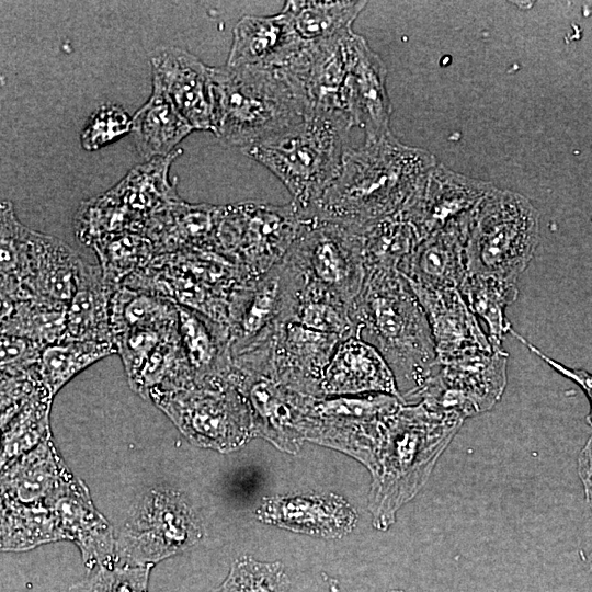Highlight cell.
Here are the masks:
<instances>
[{
  "mask_svg": "<svg viewBox=\"0 0 592 592\" xmlns=\"http://www.w3.org/2000/svg\"><path fill=\"white\" fill-rule=\"evenodd\" d=\"M509 333L515 339H517L532 353L536 354L539 358H542L554 371L559 373L561 376L572 380L583 390L590 403V411L587 415V422L592 428V374L584 369L568 367L562 363L553 360L551 357L543 353L537 346L532 344L527 339L517 333L512 327L510 328Z\"/></svg>",
  "mask_w": 592,
  "mask_h": 592,
  "instance_id": "c3c4849f",
  "label": "cell"
},
{
  "mask_svg": "<svg viewBox=\"0 0 592 592\" xmlns=\"http://www.w3.org/2000/svg\"><path fill=\"white\" fill-rule=\"evenodd\" d=\"M132 130V117L117 104L100 105L89 116L81 134L80 144L87 151L99 150Z\"/></svg>",
  "mask_w": 592,
  "mask_h": 592,
  "instance_id": "bcb514c9",
  "label": "cell"
},
{
  "mask_svg": "<svg viewBox=\"0 0 592 592\" xmlns=\"http://www.w3.org/2000/svg\"><path fill=\"white\" fill-rule=\"evenodd\" d=\"M292 321L334 334L341 340L356 337L350 306L328 291L306 282L298 295Z\"/></svg>",
  "mask_w": 592,
  "mask_h": 592,
  "instance_id": "60d3db41",
  "label": "cell"
},
{
  "mask_svg": "<svg viewBox=\"0 0 592 592\" xmlns=\"http://www.w3.org/2000/svg\"><path fill=\"white\" fill-rule=\"evenodd\" d=\"M70 475L59 456L52 434L2 469V498L22 502H44Z\"/></svg>",
  "mask_w": 592,
  "mask_h": 592,
  "instance_id": "f546056e",
  "label": "cell"
},
{
  "mask_svg": "<svg viewBox=\"0 0 592 592\" xmlns=\"http://www.w3.org/2000/svg\"><path fill=\"white\" fill-rule=\"evenodd\" d=\"M403 400L388 394L304 397L300 432L305 440L335 448L366 467L386 426Z\"/></svg>",
  "mask_w": 592,
  "mask_h": 592,
  "instance_id": "8fae6325",
  "label": "cell"
},
{
  "mask_svg": "<svg viewBox=\"0 0 592 592\" xmlns=\"http://www.w3.org/2000/svg\"><path fill=\"white\" fill-rule=\"evenodd\" d=\"M52 511L64 539L73 542L89 570L116 562V540L109 522L93 505L84 483L68 475L50 493Z\"/></svg>",
  "mask_w": 592,
  "mask_h": 592,
  "instance_id": "ac0fdd59",
  "label": "cell"
},
{
  "mask_svg": "<svg viewBox=\"0 0 592 592\" xmlns=\"http://www.w3.org/2000/svg\"><path fill=\"white\" fill-rule=\"evenodd\" d=\"M78 239L88 246L110 235L134 231L130 216L107 193L82 202L75 218Z\"/></svg>",
  "mask_w": 592,
  "mask_h": 592,
  "instance_id": "7bdbcfd3",
  "label": "cell"
},
{
  "mask_svg": "<svg viewBox=\"0 0 592 592\" xmlns=\"http://www.w3.org/2000/svg\"><path fill=\"white\" fill-rule=\"evenodd\" d=\"M578 475L584 489L585 501L592 511V434L578 456Z\"/></svg>",
  "mask_w": 592,
  "mask_h": 592,
  "instance_id": "681fc988",
  "label": "cell"
},
{
  "mask_svg": "<svg viewBox=\"0 0 592 592\" xmlns=\"http://www.w3.org/2000/svg\"><path fill=\"white\" fill-rule=\"evenodd\" d=\"M459 292L473 314L487 325L493 350H502V341L512 327L505 309L517 298L516 281L494 274L468 273Z\"/></svg>",
  "mask_w": 592,
  "mask_h": 592,
  "instance_id": "836d02e7",
  "label": "cell"
},
{
  "mask_svg": "<svg viewBox=\"0 0 592 592\" xmlns=\"http://www.w3.org/2000/svg\"><path fill=\"white\" fill-rule=\"evenodd\" d=\"M508 353L491 354L437 365L425 383L405 402L419 399L429 409L455 412L463 418L491 409L502 397L506 385Z\"/></svg>",
  "mask_w": 592,
  "mask_h": 592,
  "instance_id": "5bb4252c",
  "label": "cell"
},
{
  "mask_svg": "<svg viewBox=\"0 0 592 592\" xmlns=\"http://www.w3.org/2000/svg\"><path fill=\"white\" fill-rule=\"evenodd\" d=\"M303 210L284 205L246 201L219 206L215 252L234 263L248 278L283 261L299 227Z\"/></svg>",
  "mask_w": 592,
  "mask_h": 592,
  "instance_id": "30bf717a",
  "label": "cell"
},
{
  "mask_svg": "<svg viewBox=\"0 0 592 592\" xmlns=\"http://www.w3.org/2000/svg\"><path fill=\"white\" fill-rule=\"evenodd\" d=\"M249 281L214 251L183 250L156 254L147 267L124 284L181 305L227 326L236 291Z\"/></svg>",
  "mask_w": 592,
  "mask_h": 592,
  "instance_id": "8992f818",
  "label": "cell"
},
{
  "mask_svg": "<svg viewBox=\"0 0 592 592\" xmlns=\"http://www.w3.org/2000/svg\"><path fill=\"white\" fill-rule=\"evenodd\" d=\"M230 378L249 405L255 436L270 441L281 451L297 453L305 441L299 428L305 395L235 365Z\"/></svg>",
  "mask_w": 592,
  "mask_h": 592,
  "instance_id": "d6986e66",
  "label": "cell"
},
{
  "mask_svg": "<svg viewBox=\"0 0 592 592\" xmlns=\"http://www.w3.org/2000/svg\"><path fill=\"white\" fill-rule=\"evenodd\" d=\"M350 312L356 337L380 352L397 385H409L405 402L439 365L426 314L410 283L397 271L371 273Z\"/></svg>",
  "mask_w": 592,
  "mask_h": 592,
  "instance_id": "3957f363",
  "label": "cell"
},
{
  "mask_svg": "<svg viewBox=\"0 0 592 592\" xmlns=\"http://www.w3.org/2000/svg\"><path fill=\"white\" fill-rule=\"evenodd\" d=\"M180 152L178 149L134 167L107 191L134 220L136 232L143 234L152 216L181 200L169 178L171 163Z\"/></svg>",
  "mask_w": 592,
  "mask_h": 592,
  "instance_id": "83f0119b",
  "label": "cell"
},
{
  "mask_svg": "<svg viewBox=\"0 0 592 592\" xmlns=\"http://www.w3.org/2000/svg\"><path fill=\"white\" fill-rule=\"evenodd\" d=\"M367 394H388L402 399L396 377L380 352L358 337L343 339L325 369L320 397Z\"/></svg>",
  "mask_w": 592,
  "mask_h": 592,
  "instance_id": "603a6c76",
  "label": "cell"
},
{
  "mask_svg": "<svg viewBox=\"0 0 592 592\" xmlns=\"http://www.w3.org/2000/svg\"><path fill=\"white\" fill-rule=\"evenodd\" d=\"M362 234L363 229L355 226L303 210L285 258L306 283L328 291L351 307L367 276Z\"/></svg>",
  "mask_w": 592,
  "mask_h": 592,
  "instance_id": "9c48e42d",
  "label": "cell"
},
{
  "mask_svg": "<svg viewBox=\"0 0 592 592\" xmlns=\"http://www.w3.org/2000/svg\"><path fill=\"white\" fill-rule=\"evenodd\" d=\"M304 284L300 271L284 258L236 291L227 322L232 357L272 341L293 320Z\"/></svg>",
  "mask_w": 592,
  "mask_h": 592,
  "instance_id": "4fadbf2b",
  "label": "cell"
},
{
  "mask_svg": "<svg viewBox=\"0 0 592 592\" xmlns=\"http://www.w3.org/2000/svg\"><path fill=\"white\" fill-rule=\"evenodd\" d=\"M194 128L179 112L152 78V90L147 102L132 117V130L138 153L147 161L167 157Z\"/></svg>",
  "mask_w": 592,
  "mask_h": 592,
  "instance_id": "1f68e13d",
  "label": "cell"
},
{
  "mask_svg": "<svg viewBox=\"0 0 592 592\" xmlns=\"http://www.w3.org/2000/svg\"><path fill=\"white\" fill-rule=\"evenodd\" d=\"M539 238L538 213L523 195L493 186L476 208L468 229V273L512 281L525 271Z\"/></svg>",
  "mask_w": 592,
  "mask_h": 592,
  "instance_id": "52a82bcc",
  "label": "cell"
},
{
  "mask_svg": "<svg viewBox=\"0 0 592 592\" xmlns=\"http://www.w3.org/2000/svg\"><path fill=\"white\" fill-rule=\"evenodd\" d=\"M115 353L113 341L61 340L42 350L36 367L42 383L54 397L80 372Z\"/></svg>",
  "mask_w": 592,
  "mask_h": 592,
  "instance_id": "74e56055",
  "label": "cell"
},
{
  "mask_svg": "<svg viewBox=\"0 0 592 592\" xmlns=\"http://www.w3.org/2000/svg\"><path fill=\"white\" fill-rule=\"evenodd\" d=\"M366 1H297L284 3L283 11L305 43L329 39L349 33L365 9Z\"/></svg>",
  "mask_w": 592,
  "mask_h": 592,
  "instance_id": "d590c367",
  "label": "cell"
},
{
  "mask_svg": "<svg viewBox=\"0 0 592 592\" xmlns=\"http://www.w3.org/2000/svg\"><path fill=\"white\" fill-rule=\"evenodd\" d=\"M352 127L343 112L311 111L288 129L241 151L271 171L301 210H309L338 175L351 147Z\"/></svg>",
  "mask_w": 592,
  "mask_h": 592,
  "instance_id": "277c9868",
  "label": "cell"
},
{
  "mask_svg": "<svg viewBox=\"0 0 592 592\" xmlns=\"http://www.w3.org/2000/svg\"><path fill=\"white\" fill-rule=\"evenodd\" d=\"M81 258L64 241L33 231L31 296L67 307L73 296Z\"/></svg>",
  "mask_w": 592,
  "mask_h": 592,
  "instance_id": "d6a6232c",
  "label": "cell"
},
{
  "mask_svg": "<svg viewBox=\"0 0 592 592\" xmlns=\"http://www.w3.org/2000/svg\"><path fill=\"white\" fill-rule=\"evenodd\" d=\"M43 349L25 335L1 332V372L21 371L36 365Z\"/></svg>",
  "mask_w": 592,
  "mask_h": 592,
  "instance_id": "7dc6e473",
  "label": "cell"
},
{
  "mask_svg": "<svg viewBox=\"0 0 592 592\" xmlns=\"http://www.w3.org/2000/svg\"><path fill=\"white\" fill-rule=\"evenodd\" d=\"M218 215V205L180 200L152 216L143 235L150 239L156 254L183 250L215 252Z\"/></svg>",
  "mask_w": 592,
  "mask_h": 592,
  "instance_id": "4316f807",
  "label": "cell"
},
{
  "mask_svg": "<svg viewBox=\"0 0 592 592\" xmlns=\"http://www.w3.org/2000/svg\"><path fill=\"white\" fill-rule=\"evenodd\" d=\"M345 112L364 132L365 140L384 138L391 133V103L387 91V68L360 35L345 92Z\"/></svg>",
  "mask_w": 592,
  "mask_h": 592,
  "instance_id": "cb8c5ba5",
  "label": "cell"
},
{
  "mask_svg": "<svg viewBox=\"0 0 592 592\" xmlns=\"http://www.w3.org/2000/svg\"><path fill=\"white\" fill-rule=\"evenodd\" d=\"M589 565H590V570H591V572H592V554H591V556H590Z\"/></svg>",
  "mask_w": 592,
  "mask_h": 592,
  "instance_id": "f907efd6",
  "label": "cell"
},
{
  "mask_svg": "<svg viewBox=\"0 0 592 592\" xmlns=\"http://www.w3.org/2000/svg\"><path fill=\"white\" fill-rule=\"evenodd\" d=\"M53 396H35L3 428L2 467L31 451L50 434L49 411Z\"/></svg>",
  "mask_w": 592,
  "mask_h": 592,
  "instance_id": "b9f144b4",
  "label": "cell"
},
{
  "mask_svg": "<svg viewBox=\"0 0 592 592\" xmlns=\"http://www.w3.org/2000/svg\"><path fill=\"white\" fill-rule=\"evenodd\" d=\"M358 37L351 31L329 39L305 43L281 68L305 113L339 111L346 114L345 92Z\"/></svg>",
  "mask_w": 592,
  "mask_h": 592,
  "instance_id": "9a60e30c",
  "label": "cell"
},
{
  "mask_svg": "<svg viewBox=\"0 0 592 592\" xmlns=\"http://www.w3.org/2000/svg\"><path fill=\"white\" fill-rule=\"evenodd\" d=\"M152 567L121 563L102 566L91 577L72 585L69 592H148Z\"/></svg>",
  "mask_w": 592,
  "mask_h": 592,
  "instance_id": "f6af8a7d",
  "label": "cell"
},
{
  "mask_svg": "<svg viewBox=\"0 0 592 592\" xmlns=\"http://www.w3.org/2000/svg\"><path fill=\"white\" fill-rule=\"evenodd\" d=\"M100 261L104 281L119 287L133 275L149 265L156 255L150 239L134 231L104 237L92 246Z\"/></svg>",
  "mask_w": 592,
  "mask_h": 592,
  "instance_id": "ab89813d",
  "label": "cell"
},
{
  "mask_svg": "<svg viewBox=\"0 0 592 592\" xmlns=\"http://www.w3.org/2000/svg\"><path fill=\"white\" fill-rule=\"evenodd\" d=\"M1 299L18 300L32 274L33 230L16 217L8 200L0 204Z\"/></svg>",
  "mask_w": 592,
  "mask_h": 592,
  "instance_id": "e575fe53",
  "label": "cell"
},
{
  "mask_svg": "<svg viewBox=\"0 0 592 592\" xmlns=\"http://www.w3.org/2000/svg\"><path fill=\"white\" fill-rule=\"evenodd\" d=\"M1 549L20 551L64 539L56 520L44 502L22 503L2 498Z\"/></svg>",
  "mask_w": 592,
  "mask_h": 592,
  "instance_id": "f35d334b",
  "label": "cell"
},
{
  "mask_svg": "<svg viewBox=\"0 0 592 592\" xmlns=\"http://www.w3.org/2000/svg\"><path fill=\"white\" fill-rule=\"evenodd\" d=\"M257 517L274 526L320 538H340L356 526L357 513L332 492L277 494L263 498Z\"/></svg>",
  "mask_w": 592,
  "mask_h": 592,
  "instance_id": "ffe728a7",
  "label": "cell"
},
{
  "mask_svg": "<svg viewBox=\"0 0 592 592\" xmlns=\"http://www.w3.org/2000/svg\"><path fill=\"white\" fill-rule=\"evenodd\" d=\"M212 132L241 149L297 124L305 109L282 69L212 67Z\"/></svg>",
  "mask_w": 592,
  "mask_h": 592,
  "instance_id": "5b68a950",
  "label": "cell"
},
{
  "mask_svg": "<svg viewBox=\"0 0 592 592\" xmlns=\"http://www.w3.org/2000/svg\"><path fill=\"white\" fill-rule=\"evenodd\" d=\"M492 187L489 182L455 172L437 162L402 217L420 241L447 227L469 221Z\"/></svg>",
  "mask_w": 592,
  "mask_h": 592,
  "instance_id": "2e32d148",
  "label": "cell"
},
{
  "mask_svg": "<svg viewBox=\"0 0 592 592\" xmlns=\"http://www.w3.org/2000/svg\"><path fill=\"white\" fill-rule=\"evenodd\" d=\"M470 220L447 227L418 242L401 271L411 286L459 289L468 274L466 242Z\"/></svg>",
  "mask_w": 592,
  "mask_h": 592,
  "instance_id": "484cf974",
  "label": "cell"
},
{
  "mask_svg": "<svg viewBox=\"0 0 592 592\" xmlns=\"http://www.w3.org/2000/svg\"><path fill=\"white\" fill-rule=\"evenodd\" d=\"M437 164L435 157L392 134L350 147L341 168L311 212L364 229L402 215Z\"/></svg>",
  "mask_w": 592,
  "mask_h": 592,
  "instance_id": "6da1fadb",
  "label": "cell"
},
{
  "mask_svg": "<svg viewBox=\"0 0 592 592\" xmlns=\"http://www.w3.org/2000/svg\"><path fill=\"white\" fill-rule=\"evenodd\" d=\"M362 236L367 275L379 271L401 273L419 242L414 229L402 215L367 225Z\"/></svg>",
  "mask_w": 592,
  "mask_h": 592,
  "instance_id": "8d00e7d4",
  "label": "cell"
},
{
  "mask_svg": "<svg viewBox=\"0 0 592 592\" xmlns=\"http://www.w3.org/2000/svg\"><path fill=\"white\" fill-rule=\"evenodd\" d=\"M150 61L152 78L192 127L212 132V67L175 46L157 47Z\"/></svg>",
  "mask_w": 592,
  "mask_h": 592,
  "instance_id": "7402d4cb",
  "label": "cell"
},
{
  "mask_svg": "<svg viewBox=\"0 0 592 592\" xmlns=\"http://www.w3.org/2000/svg\"><path fill=\"white\" fill-rule=\"evenodd\" d=\"M411 287L426 314L437 364H452L498 351L493 350L459 289Z\"/></svg>",
  "mask_w": 592,
  "mask_h": 592,
  "instance_id": "e0dca14e",
  "label": "cell"
},
{
  "mask_svg": "<svg viewBox=\"0 0 592 592\" xmlns=\"http://www.w3.org/2000/svg\"><path fill=\"white\" fill-rule=\"evenodd\" d=\"M178 328L195 383L227 376L234 367L228 327L191 308L177 305Z\"/></svg>",
  "mask_w": 592,
  "mask_h": 592,
  "instance_id": "f1b7e54d",
  "label": "cell"
},
{
  "mask_svg": "<svg viewBox=\"0 0 592 592\" xmlns=\"http://www.w3.org/2000/svg\"><path fill=\"white\" fill-rule=\"evenodd\" d=\"M117 288L104 281L99 265L81 259L76 289L66 310L64 340L113 341L110 303Z\"/></svg>",
  "mask_w": 592,
  "mask_h": 592,
  "instance_id": "4dcf8cb0",
  "label": "cell"
},
{
  "mask_svg": "<svg viewBox=\"0 0 592 592\" xmlns=\"http://www.w3.org/2000/svg\"><path fill=\"white\" fill-rule=\"evenodd\" d=\"M304 44L283 11L266 16L244 15L232 30L226 65L235 68L281 69Z\"/></svg>",
  "mask_w": 592,
  "mask_h": 592,
  "instance_id": "d4e9b609",
  "label": "cell"
},
{
  "mask_svg": "<svg viewBox=\"0 0 592 592\" xmlns=\"http://www.w3.org/2000/svg\"><path fill=\"white\" fill-rule=\"evenodd\" d=\"M202 525L179 491L152 489L129 512L116 539V562L153 566L196 544Z\"/></svg>",
  "mask_w": 592,
  "mask_h": 592,
  "instance_id": "7c38bea8",
  "label": "cell"
},
{
  "mask_svg": "<svg viewBox=\"0 0 592 592\" xmlns=\"http://www.w3.org/2000/svg\"><path fill=\"white\" fill-rule=\"evenodd\" d=\"M289 579L282 562L243 556L236 559L223 583L212 592H286Z\"/></svg>",
  "mask_w": 592,
  "mask_h": 592,
  "instance_id": "ee69618b",
  "label": "cell"
},
{
  "mask_svg": "<svg viewBox=\"0 0 592 592\" xmlns=\"http://www.w3.org/2000/svg\"><path fill=\"white\" fill-rule=\"evenodd\" d=\"M341 339L289 321L276 332L272 378L303 395L320 397V385Z\"/></svg>",
  "mask_w": 592,
  "mask_h": 592,
  "instance_id": "44dd1931",
  "label": "cell"
},
{
  "mask_svg": "<svg viewBox=\"0 0 592 592\" xmlns=\"http://www.w3.org/2000/svg\"><path fill=\"white\" fill-rule=\"evenodd\" d=\"M464 420L421 402H403L391 417L367 466L372 475L368 510L377 530L387 531L398 510L425 485Z\"/></svg>",
  "mask_w": 592,
  "mask_h": 592,
  "instance_id": "7a4b0ae2",
  "label": "cell"
},
{
  "mask_svg": "<svg viewBox=\"0 0 592 592\" xmlns=\"http://www.w3.org/2000/svg\"><path fill=\"white\" fill-rule=\"evenodd\" d=\"M148 397L201 447L230 452L255 436L249 405L230 374L179 388H153Z\"/></svg>",
  "mask_w": 592,
  "mask_h": 592,
  "instance_id": "ba28073f",
  "label": "cell"
}]
</instances>
